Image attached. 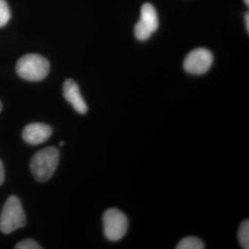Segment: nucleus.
<instances>
[{
    "instance_id": "1",
    "label": "nucleus",
    "mask_w": 249,
    "mask_h": 249,
    "mask_svg": "<svg viewBox=\"0 0 249 249\" xmlns=\"http://www.w3.org/2000/svg\"><path fill=\"white\" fill-rule=\"evenodd\" d=\"M59 162V151L47 147L36 152L31 160V171L37 181L45 182L53 177Z\"/></svg>"
},
{
    "instance_id": "2",
    "label": "nucleus",
    "mask_w": 249,
    "mask_h": 249,
    "mask_svg": "<svg viewBox=\"0 0 249 249\" xmlns=\"http://www.w3.org/2000/svg\"><path fill=\"white\" fill-rule=\"evenodd\" d=\"M16 71L18 76L29 81L44 80L50 71L49 61L40 54L28 53L20 57Z\"/></svg>"
},
{
    "instance_id": "3",
    "label": "nucleus",
    "mask_w": 249,
    "mask_h": 249,
    "mask_svg": "<svg viewBox=\"0 0 249 249\" xmlns=\"http://www.w3.org/2000/svg\"><path fill=\"white\" fill-rule=\"evenodd\" d=\"M26 217L17 196H10L3 207L0 216V231L10 233L25 226Z\"/></svg>"
},
{
    "instance_id": "4",
    "label": "nucleus",
    "mask_w": 249,
    "mask_h": 249,
    "mask_svg": "<svg viewBox=\"0 0 249 249\" xmlns=\"http://www.w3.org/2000/svg\"><path fill=\"white\" fill-rule=\"evenodd\" d=\"M104 233L108 240L118 241L125 235L128 222L122 212L117 209H109L103 216Z\"/></svg>"
},
{
    "instance_id": "5",
    "label": "nucleus",
    "mask_w": 249,
    "mask_h": 249,
    "mask_svg": "<svg viewBox=\"0 0 249 249\" xmlns=\"http://www.w3.org/2000/svg\"><path fill=\"white\" fill-rule=\"evenodd\" d=\"M159 27V18L155 8L150 4H144L141 10V18L134 28V35L140 41L148 40Z\"/></svg>"
},
{
    "instance_id": "6",
    "label": "nucleus",
    "mask_w": 249,
    "mask_h": 249,
    "mask_svg": "<svg viewBox=\"0 0 249 249\" xmlns=\"http://www.w3.org/2000/svg\"><path fill=\"white\" fill-rule=\"evenodd\" d=\"M213 63V55L205 48H196L188 53L184 60L185 71L193 75H201L208 71Z\"/></svg>"
},
{
    "instance_id": "7",
    "label": "nucleus",
    "mask_w": 249,
    "mask_h": 249,
    "mask_svg": "<svg viewBox=\"0 0 249 249\" xmlns=\"http://www.w3.org/2000/svg\"><path fill=\"white\" fill-rule=\"evenodd\" d=\"M53 133L52 127L44 123L28 124L22 131V139L31 145H37L46 142Z\"/></svg>"
},
{
    "instance_id": "8",
    "label": "nucleus",
    "mask_w": 249,
    "mask_h": 249,
    "mask_svg": "<svg viewBox=\"0 0 249 249\" xmlns=\"http://www.w3.org/2000/svg\"><path fill=\"white\" fill-rule=\"evenodd\" d=\"M63 94L65 99L71 105L73 108L81 115H84L88 111L87 104L85 103L82 95L80 94L78 84L73 80H67L64 82Z\"/></svg>"
},
{
    "instance_id": "9",
    "label": "nucleus",
    "mask_w": 249,
    "mask_h": 249,
    "mask_svg": "<svg viewBox=\"0 0 249 249\" xmlns=\"http://www.w3.org/2000/svg\"><path fill=\"white\" fill-rule=\"evenodd\" d=\"M177 249H203L204 243L195 236H188L180 241L176 247Z\"/></svg>"
},
{
    "instance_id": "10",
    "label": "nucleus",
    "mask_w": 249,
    "mask_h": 249,
    "mask_svg": "<svg viewBox=\"0 0 249 249\" xmlns=\"http://www.w3.org/2000/svg\"><path fill=\"white\" fill-rule=\"evenodd\" d=\"M238 240L241 248L244 249H249V221L246 220L241 223L238 230Z\"/></svg>"
},
{
    "instance_id": "11",
    "label": "nucleus",
    "mask_w": 249,
    "mask_h": 249,
    "mask_svg": "<svg viewBox=\"0 0 249 249\" xmlns=\"http://www.w3.org/2000/svg\"><path fill=\"white\" fill-rule=\"evenodd\" d=\"M10 10L6 0H0V27L5 26L10 18Z\"/></svg>"
},
{
    "instance_id": "12",
    "label": "nucleus",
    "mask_w": 249,
    "mask_h": 249,
    "mask_svg": "<svg viewBox=\"0 0 249 249\" xmlns=\"http://www.w3.org/2000/svg\"><path fill=\"white\" fill-rule=\"evenodd\" d=\"M17 249H41L42 247L33 239H26L21 241L16 246Z\"/></svg>"
},
{
    "instance_id": "13",
    "label": "nucleus",
    "mask_w": 249,
    "mask_h": 249,
    "mask_svg": "<svg viewBox=\"0 0 249 249\" xmlns=\"http://www.w3.org/2000/svg\"><path fill=\"white\" fill-rule=\"evenodd\" d=\"M4 179H5V170H4L2 161L0 160V186L3 184Z\"/></svg>"
},
{
    "instance_id": "14",
    "label": "nucleus",
    "mask_w": 249,
    "mask_h": 249,
    "mask_svg": "<svg viewBox=\"0 0 249 249\" xmlns=\"http://www.w3.org/2000/svg\"><path fill=\"white\" fill-rule=\"evenodd\" d=\"M245 23H246V28H247V32L249 33V12H247L246 14H245Z\"/></svg>"
},
{
    "instance_id": "15",
    "label": "nucleus",
    "mask_w": 249,
    "mask_h": 249,
    "mask_svg": "<svg viewBox=\"0 0 249 249\" xmlns=\"http://www.w3.org/2000/svg\"><path fill=\"white\" fill-rule=\"evenodd\" d=\"M244 2H245V4H246V5H247V6H249V0H244Z\"/></svg>"
},
{
    "instance_id": "16",
    "label": "nucleus",
    "mask_w": 249,
    "mask_h": 249,
    "mask_svg": "<svg viewBox=\"0 0 249 249\" xmlns=\"http://www.w3.org/2000/svg\"><path fill=\"white\" fill-rule=\"evenodd\" d=\"M1 110H2V104H1V102H0V112H1Z\"/></svg>"
},
{
    "instance_id": "17",
    "label": "nucleus",
    "mask_w": 249,
    "mask_h": 249,
    "mask_svg": "<svg viewBox=\"0 0 249 249\" xmlns=\"http://www.w3.org/2000/svg\"><path fill=\"white\" fill-rule=\"evenodd\" d=\"M59 146H64V142H61L59 143Z\"/></svg>"
}]
</instances>
